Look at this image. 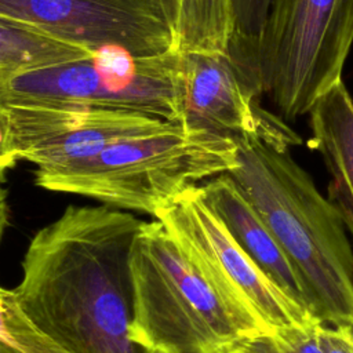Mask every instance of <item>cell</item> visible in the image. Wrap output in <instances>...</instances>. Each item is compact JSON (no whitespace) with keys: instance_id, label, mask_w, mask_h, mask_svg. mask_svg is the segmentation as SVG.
Masks as SVG:
<instances>
[{"instance_id":"obj_16","label":"cell","mask_w":353,"mask_h":353,"mask_svg":"<svg viewBox=\"0 0 353 353\" xmlns=\"http://www.w3.org/2000/svg\"><path fill=\"white\" fill-rule=\"evenodd\" d=\"M234 10L236 32L258 37L268 17L272 0H232Z\"/></svg>"},{"instance_id":"obj_11","label":"cell","mask_w":353,"mask_h":353,"mask_svg":"<svg viewBox=\"0 0 353 353\" xmlns=\"http://www.w3.org/2000/svg\"><path fill=\"white\" fill-rule=\"evenodd\" d=\"M200 188L208 207L256 266L290 298L313 313L299 274L237 179L223 172Z\"/></svg>"},{"instance_id":"obj_5","label":"cell","mask_w":353,"mask_h":353,"mask_svg":"<svg viewBox=\"0 0 353 353\" xmlns=\"http://www.w3.org/2000/svg\"><path fill=\"white\" fill-rule=\"evenodd\" d=\"M353 43V0H272L256 55L263 94L284 120L309 114L336 83Z\"/></svg>"},{"instance_id":"obj_15","label":"cell","mask_w":353,"mask_h":353,"mask_svg":"<svg viewBox=\"0 0 353 353\" xmlns=\"http://www.w3.org/2000/svg\"><path fill=\"white\" fill-rule=\"evenodd\" d=\"M320 325L247 338L236 343L229 353H324L317 334Z\"/></svg>"},{"instance_id":"obj_7","label":"cell","mask_w":353,"mask_h":353,"mask_svg":"<svg viewBox=\"0 0 353 353\" xmlns=\"http://www.w3.org/2000/svg\"><path fill=\"white\" fill-rule=\"evenodd\" d=\"M178 58L176 48L148 57L116 47L102 48L85 58L0 83V102L138 112L178 123Z\"/></svg>"},{"instance_id":"obj_8","label":"cell","mask_w":353,"mask_h":353,"mask_svg":"<svg viewBox=\"0 0 353 353\" xmlns=\"http://www.w3.org/2000/svg\"><path fill=\"white\" fill-rule=\"evenodd\" d=\"M256 37L234 32L225 51H179L178 123L233 139L261 138L287 148L301 137L280 117L263 110Z\"/></svg>"},{"instance_id":"obj_17","label":"cell","mask_w":353,"mask_h":353,"mask_svg":"<svg viewBox=\"0 0 353 353\" xmlns=\"http://www.w3.org/2000/svg\"><path fill=\"white\" fill-rule=\"evenodd\" d=\"M317 334L324 353H353V327L323 323Z\"/></svg>"},{"instance_id":"obj_10","label":"cell","mask_w":353,"mask_h":353,"mask_svg":"<svg viewBox=\"0 0 353 353\" xmlns=\"http://www.w3.org/2000/svg\"><path fill=\"white\" fill-rule=\"evenodd\" d=\"M0 15L39 25L91 51L116 47L148 57L176 48L161 0H0Z\"/></svg>"},{"instance_id":"obj_12","label":"cell","mask_w":353,"mask_h":353,"mask_svg":"<svg viewBox=\"0 0 353 353\" xmlns=\"http://www.w3.org/2000/svg\"><path fill=\"white\" fill-rule=\"evenodd\" d=\"M310 146L330 171L328 200L353 237V101L343 81L323 94L309 112Z\"/></svg>"},{"instance_id":"obj_18","label":"cell","mask_w":353,"mask_h":353,"mask_svg":"<svg viewBox=\"0 0 353 353\" xmlns=\"http://www.w3.org/2000/svg\"><path fill=\"white\" fill-rule=\"evenodd\" d=\"M0 353H21V352H18V350L14 349L12 346H10V345L1 342V343H0Z\"/></svg>"},{"instance_id":"obj_3","label":"cell","mask_w":353,"mask_h":353,"mask_svg":"<svg viewBox=\"0 0 353 353\" xmlns=\"http://www.w3.org/2000/svg\"><path fill=\"white\" fill-rule=\"evenodd\" d=\"M132 342L148 353H229L255 334L215 292L165 226L143 222L128 258Z\"/></svg>"},{"instance_id":"obj_6","label":"cell","mask_w":353,"mask_h":353,"mask_svg":"<svg viewBox=\"0 0 353 353\" xmlns=\"http://www.w3.org/2000/svg\"><path fill=\"white\" fill-rule=\"evenodd\" d=\"M159 219L225 303L258 335L313 328L323 321L279 288L205 203L200 185L157 210Z\"/></svg>"},{"instance_id":"obj_1","label":"cell","mask_w":353,"mask_h":353,"mask_svg":"<svg viewBox=\"0 0 353 353\" xmlns=\"http://www.w3.org/2000/svg\"><path fill=\"white\" fill-rule=\"evenodd\" d=\"M143 221L69 205L30 239L17 287L0 292L1 342L21 353H148L130 335L128 258Z\"/></svg>"},{"instance_id":"obj_4","label":"cell","mask_w":353,"mask_h":353,"mask_svg":"<svg viewBox=\"0 0 353 353\" xmlns=\"http://www.w3.org/2000/svg\"><path fill=\"white\" fill-rule=\"evenodd\" d=\"M237 167L233 139L183 127L120 141L79 163L36 170L43 189L153 215L196 182Z\"/></svg>"},{"instance_id":"obj_13","label":"cell","mask_w":353,"mask_h":353,"mask_svg":"<svg viewBox=\"0 0 353 353\" xmlns=\"http://www.w3.org/2000/svg\"><path fill=\"white\" fill-rule=\"evenodd\" d=\"M92 52L39 25L0 15V83L69 63Z\"/></svg>"},{"instance_id":"obj_14","label":"cell","mask_w":353,"mask_h":353,"mask_svg":"<svg viewBox=\"0 0 353 353\" xmlns=\"http://www.w3.org/2000/svg\"><path fill=\"white\" fill-rule=\"evenodd\" d=\"M178 51H225L236 32L232 0H161Z\"/></svg>"},{"instance_id":"obj_9","label":"cell","mask_w":353,"mask_h":353,"mask_svg":"<svg viewBox=\"0 0 353 353\" xmlns=\"http://www.w3.org/2000/svg\"><path fill=\"white\" fill-rule=\"evenodd\" d=\"M175 121L124 110L11 101L0 102L1 170L28 161L36 170L62 168L108 146L168 128Z\"/></svg>"},{"instance_id":"obj_2","label":"cell","mask_w":353,"mask_h":353,"mask_svg":"<svg viewBox=\"0 0 353 353\" xmlns=\"http://www.w3.org/2000/svg\"><path fill=\"white\" fill-rule=\"evenodd\" d=\"M255 204L299 274L313 313L353 327V251L346 228L287 148L261 138L237 143L230 172Z\"/></svg>"}]
</instances>
